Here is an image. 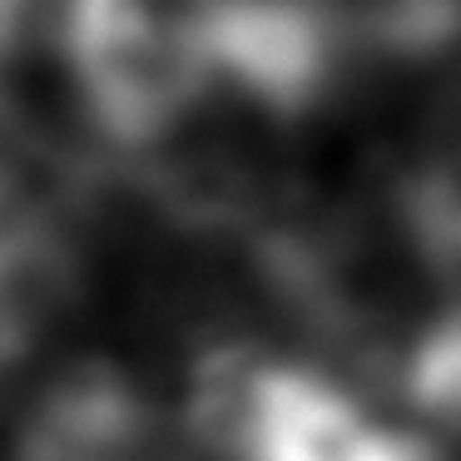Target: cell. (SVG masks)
Instances as JSON below:
<instances>
[{
  "instance_id": "obj_5",
  "label": "cell",
  "mask_w": 461,
  "mask_h": 461,
  "mask_svg": "<svg viewBox=\"0 0 461 461\" xmlns=\"http://www.w3.org/2000/svg\"><path fill=\"white\" fill-rule=\"evenodd\" d=\"M387 203L427 278L461 298V130L431 140L392 179Z\"/></svg>"
},
{
  "instance_id": "obj_6",
  "label": "cell",
  "mask_w": 461,
  "mask_h": 461,
  "mask_svg": "<svg viewBox=\"0 0 461 461\" xmlns=\"http://www.w3.org/2000/svg\"><path fill=\"white\" fill-rule=\"evenodd\" d=\"M397 397L427 421L437 437L461 441V298H447L427 312L392 367Z\"/></svg>"
},
{
  "instance_id": "obj_4",
  "label": "cell",
  "mask_w": 461,
  "mask_h": 461,
  "mask_svg": "<svg viewBox=\"0 0 461 461\" xmlns=\"http://www.w3.org/2000/svg\"><path fill=\"white\" fill-rule=\"evenodd\" d=\"M154 437L149 402L124 372L80 362L31 402L15 461H140Z\"/></svg>"
},
{
  "instance_id": "obj_2",
  "label": "cell",
  "mask_w": 461,
  "mask_h": 461,
  "mask_svg": "<svg viewBox=\"0 0 461 461\" xmlns=\"http://www.w3.org/2000/svg\"><path fill=\"white\" fill-rule=\"evenodd\" d=\"M189 431L213 461H352L377 421L332 372L223 342L194 367Z\"/></svg>"
},
{
  "instance_id": "obj_3",
  "label": "cell",
  "mask_w": 461,
  "mask_h": 461,
  "mask_svg": "<svg viewBox=\"0 0 461 461\" xmlns=\"http://www.w3.org/2000/svg\"><path fill=\"white\" fill-rule=\"evenodd\" d=\"M209 60L213 95L273 124L318 114L367 65L348 0H213Z\"/></svg>"
},
{
  "instance_id": "obj_1",
  "label": "cell",
  "mask_w": 461,
  "mask_h": 461,
  "mask_svg": "<svg viewBox=\"0 0 461 461\" xmlns=\"http://www.w3.org/2000/svg\"><path fill=\"white\" fill-rule=\"evenodd\" d=\"M213 0H70L65 60L110 140L159 149L213 95Z\"/></svg>"
},
{
  "instance_id": "obj_8",
  "label": "cell",
  "mask_w": 461,
  "mask_h": 461,
  "mask_svg": "<svg viewBox=\"0 0 461 461\" xmlns=\"http://www.w3.org/2000/svg\"><path fill=\"white\" fill-rule=\"evenodd\" d=\"M21 25H25V0H0V65L11 60L15 41H21Z\"/></svg>"
},
{
  "instance_id": "obj_7",
  "label": "cell",
  "mask_w": 461,
  "mask_h": 461,
  "mask_svg": "<svg viewBox=\"0 0 461 461\" xmlns=\"http://www.w3.org/2000/svg\"><path fill=\"white\" fill-rule=\"evenodd\" d=\"M352 461H451L447 447H437L421 431H397V427H377L367 437V447L357 451Z\"/></svg>"
}]
</instances>
